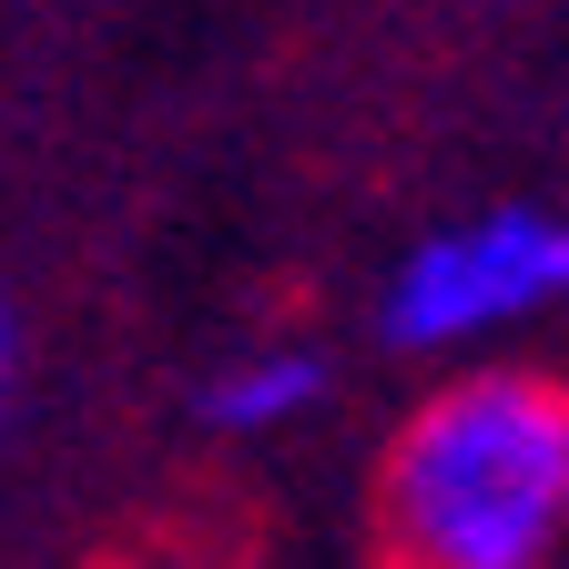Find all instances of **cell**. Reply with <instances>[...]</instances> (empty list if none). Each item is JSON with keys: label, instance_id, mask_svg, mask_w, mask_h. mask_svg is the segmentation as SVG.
I'll return each instance as SVG.
<instances>
[{"label": "cell", "instance_id": "3957f363", "mask_svg": "<svg viewBox=\"0 0 569 569\" xmlns=\"http://www.w3.org/2000/svg\"><path fill=\"white\" fill-rule=\"evenodd\" d=\"M316 397H326V356L316 346H254V356H234V367L203 377L193 417L224 427V438H264V427H296Z\"/></svg>", "mask_w": 569, "mask_h": 569}, {"label": "cell", "instance_id": "6da1fadb", "mask_svg": "<svg viewBox=\"0 0 569 569\" xmlns=\"http://www.w3.org/2000/svg\"><path fill=\"white\" fill-rule=\"evenodd\" d=\"M569 539V387L478 367L438 387L377 458L387 569H549Z\"/></svg>", "mask_w": 569, "mask_h": 569}, {"label": "cell", "instance_id": "7a4b0ae2", "mask_svg": "<svg viewBox=\"0 0 569 569\" xmlns=\"http://www.w3.org/2000/svg\"><path fill=\"white\" fill-rule=\"evenodd\" d=\"M539 306H569V213L498 203V213H468V224H438L427 244H407V264L377 296V326L397 346H468Z\"/></svg>", "mask_w": 569, "mask_h": 569}]
</instances>
